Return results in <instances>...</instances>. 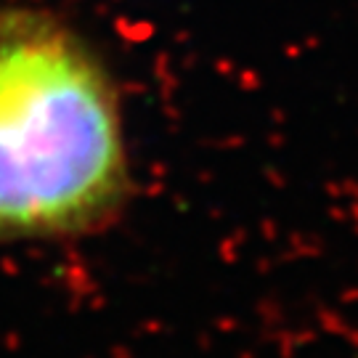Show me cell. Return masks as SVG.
<instances>
[{"label":"cell","mask_w":358,"mask_h":358,"mask_svg":"<svg viewBox=\"0 0 358 358\" xmlns=\"http://www.w3.org/2000/svg\"><path fill=\"white\" fill-rule=\"evenodd\" d=\"M115 90L72 32L0 19V239L99 226L125 194Z\"/></svg>","instance_id":"cell-1"}]
</instances>
